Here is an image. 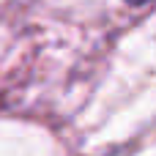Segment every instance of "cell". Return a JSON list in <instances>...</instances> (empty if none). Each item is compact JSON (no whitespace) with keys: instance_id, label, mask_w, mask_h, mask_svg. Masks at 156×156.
I'll use <instances>...</instances> for the list:
<instances>
[{"instance_id":"6da1fadb","label":"cell","mask_w":156,"mask_h":156,"mask_svg":"<svg viewBox=\"0 0 156 156\" xmlns=\"http://www.w3.org/2000/svg\"><path fill=\"white\" fill-rule=\"evenodd\" d=\"M126 3H134V5H143V3H148V0H126Z\"/></svg>"}]
</instances>
